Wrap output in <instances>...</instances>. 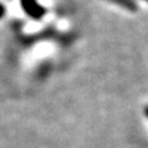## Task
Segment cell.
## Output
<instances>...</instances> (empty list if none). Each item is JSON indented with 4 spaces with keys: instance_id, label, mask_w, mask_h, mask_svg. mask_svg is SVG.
I'll return each mask as SVG.
<instances>
[{
    "instance_id": "6da1fadb",
    "label": "cell",
    "mask_w": 148,
    "mask_h": 148,
    "mask_svg": "<svg viewBox=\"0 0 148 148\" xmlns=\"http://www.w3.org/2000/svg\"><path fill=\"white\" fill-rule=\"evenodd\" d=\"M20 1L25 13L34 20L42 19L47 13V10L43 6H41L36 0H20Z\"/></svg>"
},
{
    "instance_id": "7a4b0ae2",
    "label": "cell",
    "mask_w": 148,
    "mask_h": 148,
    "mask_svg": "<svg viewBox=\"0 0 148 148\" xmlns=\"http://www.w3.org/2000/svg\"><path fill=\"white\" fill-rule=\"evenodd\" d=\"M112 1L119 6L128 10V11H132V12L136 11V8H138L136 5L133 3V0H112Z\"/></svg>"
},
{
    "instance_id": "3957f363",
    "label": "cell",
    "mask_w": 148,
    "mask_h": 148,
    "mask_svg": "<svg viewBox=\"0 0 148 148\" xmlns=\"http://www.w3.org/2000/svg\"><path fill=\"white\" fill-rule=\"evenodd\" d=\"M4 14H5V7H4V5L0 4V18H3Z\"/></svg>"
},
{
    "instance_id": "277c9868",
    "label": "cell",
    "mask_w": 148,
    "mask_h": 148,
    "mask_svg": "<svg viewBox=\"0 0 148 148\" xmlns=\"http://www.w3.org/2000/svg\"><path fill=\"white\" fill-rule=\"evenodd\" d=\"M145 116L148 118V106H146V108H145Z\"/></svg>"
},
{
    "instance_id": "5b68a950",
    "label": "cell",
    "mask_w": 148,
    "mask_h": 148,
    "mask_svg": "<svg viewBox=\"0 0 148 148\" xmlns=\"http://www.w3.org/2000/svg\"><path fill=\"white\" fill-rule=\"evenodd\" d=\"M145 1H148V0H145Z\"/></svg>"
}]
</instances>
